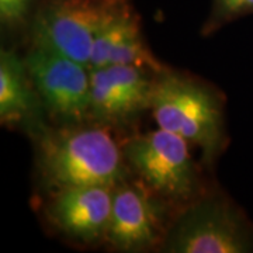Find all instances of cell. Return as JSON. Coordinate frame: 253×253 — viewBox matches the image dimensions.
<instances>
[{
  "instance_id": "6da1fadb",
  "label": "cell",
  "mask_w": 253,
  "mask_h": 253,
  "mask_svg": "<svg viewBox=\"0 0 253 253\" xmlns=\"http://www.w3.org/2000/svg\"><path fill=\"white\" fill-rule=\"evenodd\" d=\"M36 132L40 173L55 191L93 184L116 187L128 179L123 148L107 126L68 124Z\"/></svg>"
},
{
  "instance_id": "7a4b0ae2",
  "label": "cell",
  "mask_w": 253,
  "mask_h": 253,
  "mask_svg": "<svg viewBox=\"0 0 253 253\" xmlns=\"http://www.w3.org/2000/svg\"><path fill=\"white\" fill-rule=\"evenodd\" d=\"M151 111L158 126L199 146L206 163L224 149L222 100L207 84L169 69L158 73Z\"/></svg>"
},
{
  "instance_id": "3957f363",
  "label": "cell",
  "mask_w": 253,
  "mask_h": 253,
  "mask_svg": "<svg viewBox=\"0 0 253 253\" xmlns=\"http://www.w3.org/2000/svg\"><path fill=\"white\" fill-rule=\"evenodd\" d=\"M252 234L238 208L219 193L194 200L168 228L161 245L169 253H244Z\"/></svg>"
},
{
  "instance_id": "277c9868",
  "label": "cell",
  "mask_w": 253,
  "mask_h": 253,
  "mask_svg": "<svg viewBox=\"0 0 253 253\" xmlns=\"http://www.w3.org/2000/svg\"><path fill=\"white\" fill-rule=\"evenodd\" d=\"M189 142L180 135L158 126L131 138L123 154L128 168L162 200L183 203L199 190V174Z\"/></svg>"
},
{
  "instance_id": "5b68a950",
  "label": "cell",
  "mask_w": 253,
  "mask_h": 253,
  "mask_svg": "<svg viewBox=\"0 0 253 253\" xmlns=\"http://www.w3.org/2000/svg\"><path fill=\"white\" fill-rule=\"evenodd\" d=\"M120 0H44L31 18V44L89 66L94 40Z\"/></svg>"
},
{
  "instance_id": "8992f818",
  "label": "cell",
  "mask_w": 253,
  "mask_h": 253,
  "mask_svg": "<svg viewBox=\"0 0 253 253\" xmlns=\"http://www.w3.org/2000/svg\"><path fill=\"white\" fill-rule=\"evenodd\" d=\"M46 111L65 124L90 117V68L69 56L31 45L24 58Z\"/></svg>"
},
{
  "instance_id": "52a82bcc",
  "label": "cell",
  "mask_w": 253,
  "mask_h": 253,
  "mask_svg": "<svg viewBox=\"0 0 253 253\" xmlns=\"http://www.w3.org/2000/svg\"><path fill=\"white\" fill-rule=\"evenodd\" d=\"M161 199L142 181L117 184L104 241L118 252H145L161 248L168 229H163Z\"/></svg>"
},
{
  "instance_id": "ba28073f",
  "label": "cell",
  "mask_w": 253,
  "mask_h": 253,
  "mask_svg": "<svg viewBox=\"0 0 253 253\" xmlns=\"http://www.w3.org/2000/svg\"><path fill=\"white\" fill-rule=\"evenodd\" d=\"M158 73L132 65L90 69V117L103 126H126L151 110Z\"/></svg>"
},
{
  "instance_id": "9c48e42d",
  "label": "cell",
  "mask_w": 253,
  "mask_h": 253,
  "mask_svg": "<svg viewBox=\"0 0 253 253\" xmlns=\"http://www.w3.org/2000/svg\"><path fill=\"white\" fill-rule=\"evenodd\" d=\"M111 186H79L55 191L48 217L62 234L82 244L104 241L111 206Z\"/></svg>"
},
{
  "instance_id": "30bf717a",
  "label": "cell",
  "mask_w": 253,
  "mask_h": 253,
  "mask_svg": "<svg viewBox=\"0 0 253 253\" xmlns=\"http://www.w3.org/2000/svg\"><path fill=\"white\" fill-rule=\"evenodd\" d=\"M109 65H132L154 73L166 71L148 48L141 31L139 17L126 0H120L99 31L91 49L90 69Z\"/></svg>"
},
{
  "instance_id": "8fae6325",
  "label": "cell",
  "mask_w": 253,
  "mask_h": 253,
  "mask_svg": "<svg viewBox=\"0 0 253 253\" xmlns=\"http://www.w3.org/2000/svg\"><path fill=\"white\" fill-rule=\"evenodd\" d=\"M41 99L23 58L0 51V121L3 126H30L38 117ZM37 129L40 126L34 124ZM36 129V131H37Z\"/></svg>"
},
{
  "instance_id": "7c38bea8",
  "label": "cell",
  "mask_w": 253,
  "mask_h": 253,
  "mask_svg": "<svg viewBox=\"0 0 253 253\" xmlns=\"http://www.w3.org/2000/svg\"><path fill=\"white\" fill-rule=\"evenodd\" d=\"M253 11V0H212L211 14L206 23V33H212L222 24Z\"/></svg>"
},
{
  "instance_id": "4fadbf2b",
  "label": "cell",
  "mask_w": 253,
  "mask_h": 253,
  "mask_svg": "<svg viewBox=\"0 0 253 253\" xmlns=\"http://www.w3.org/2000/svg\"><path fill=\"white\" fill-rule=\"evenodd\" d=\"M37 0H0V21L9 30H17L27 24L37 9Z\"/></svg>"
}]
</instances>
